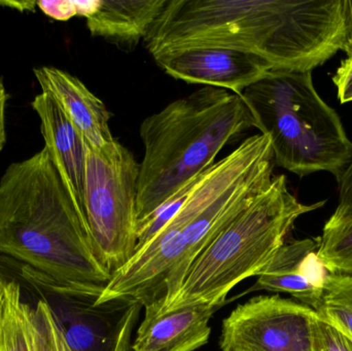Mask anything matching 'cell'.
<instances>
[{
  "instance_id": "1",
  "label": "cell",
  "mask_w": 352,
  "mask_h": 351,
  "mask_svg": "<svg viewBox=\"0 0 352 351\" xmlns=\"http://www.w3.org/2000/svg\"><path fill=\"white\" fill-rule=\"evenodd\" d=\"M153 58L192 47L254 54L273 70L311 71L349 53L347 0H168L146 35Z\"/></svg>"
},
{
  "instance_id": "2",
  "label": "cell",
  "mask_w": 352,
  "mask_h": 351,
  "mask_svg": "<svg viewBox=\"0 0 352 351\" xmlns=\"http://www.w3.org/2000/svg\"><path fill=\"white\" fill-rule=\"evenodd\" d=\"M0 253L30 266L74 298L95 303L111 280L86 218L45 148L12 163L0 179Z\"/></svg>"
},
{
  "instance_id": "3",
  "label": "cell",
  "mask_w": 352,
  "mask_h": 351,
  "mask_svg": "<svg viewBox=\"0 0 352 351\" xmlns=\"http://www.w3.org/2000/svg\"><path fill=\"white\" fill-rule=\"evenodd\" d=\"M256 123L241 95L203 87L169 103L140 126L138 224L214 164L223 146Z\"/></svg>"
},
{
  "instance_id": "4",
  "label": "cell",
  "mask_w": 352,
  "mask_h": 351,
  "mask_svg": "<svg viewBox=\"0 0 352 351\" xmlns=\"http://www.w3.org/2000/svg\"><path fill=\"white\" fill-rule=\"evenodd\" d=\"M324 204H302L289 192L285 175L273 177L270 187L196 258L173 302L163 310L144 308V313L162 315L199 305L223 307L236 286L258 276L270 263L296 220Z\"/></svg>"
},
{
  "instance_id": "5",
  "label": "cell",
  "mask_w": 352,
  "mask_h": 351,
  "mask_svg": "<svg viewBox=\"0 0 352 351\" xmlns=\"http://www.w3.org/2000/svg\"><path fill=\"white\" fill-rule=\"evenodd\" d=\"M274 162L303 177L318 171L337 181L352 160L340 117L316 92L311 71L271 70L242 92Z\"/></svg>"
},
{
  "instance_id": "6",
  "label": "cell",
  "mask_w": 352,
  "mask_h": 351,
  "mask_svg": "<svg viewBox=\"0 0 352 351\" xmlns=\"http://www.w3.org/2000/svg\"><path fill=\"white\" fill-rule=\"evenodd\" d=\"M274 163L270 138L256 134L182 190L179 205L167 222L182 232L184 256L165 284L163 300L144 308L161 311L173 302L196 258L270 187Z\"/></svg>"
},
{
  "instance_id": "7",
  "label": "cell",
  "mask_w": 352,
  "mask_h": 351,
  "mask_svg": "<svg viewBox=\"0 0 352 351\" xmlns=\"http://www.w3.org/2000/svg\"><path fill=\"white\" fill-rule=\"evenodd\" d=\"M86 148L85 212L95 253L113 273L138 245L140 166L117 139L99 150Z\"/></svg>"
},
{
  "instance_id": "8",
  "label": "cell",
  "mask_w": 352,
  "mask_h": 351,
  "mask_svg": "<svg viewBox=\"0 0 352 351\" xmlns=\"http://www.w3.org/2000/svg\"><path fill=\"white\" fill-rule=\"evenodd\" d=\"M316 310L278 295L238 305L221 327V351H314Z\"/></svg>"
},
{
  "instance_id": "9",
  "label": "cell",
  "mask_w": 352,
  "mask_h": 351,
  "mask_svg": "<svg viewBox=\"0 0 352 351\" xmlns=\"http://www.w3.org/2000/svg\"><path fill=\"white\" fill-rule=\"evenodd\" d=\"M168 76L188 84L232 91L241 95L273 70L270 63L246 52L221 47H192L155 58Z\"/></svg>"
},
{
  "instance_id": "10",
  "label": "cell",
  "mask_w": 352,
  "mask_h": 351,
  "mask_svg": "<svg viewBox=\"0 0 352 351\" xmlns=\"http://www.w3.org/2000/svg\"><path fill=\"white\" fill-rule=\"evenodd\" d=\"M318 238L285 243L258 274L250 292L285 293L316 310L329 273L318 259Z\"/></svg>"
},
{
  "instance_id": "11",
  "label": "cell",
  "mask_w": 352,
  "mask_h": 351,
  "mask_svg": "<svg viewBox=\"0 0 352 351\" xmlns=\"http://www.w3.org/2000/svg\"><path fill=\"white\" fill-rule=\"evenodd\" d=\"M32 109L41 121L45 148L57 168L74 205L86 218L87 148L84 138L50 95L41 92L35 96Z\"/></svg>"
},
{
  "instance_id": "12",
  "label": "cell",
  "mask_w": 352,
  "mask_h": 351,
  "mask_svg": "<svg viewBox=\"0 0 352 351\" xmlns=\"http://www.w3.org/2000/svg\"><path fill=\"white\" fill-rule=\"evenodd\" d=\"M21 288L0 278V351H56L62 328L45 301H23Z\"/></svg>"
},
{
  "instance_id": "13",
  "label": "cell",
  "mask_w": 352,
  "mask_h": 351,
  "mask_svg": "<svg viewBox=\"0 0 352 351\" xmlns=\"http://www.w3.org/2000/svg\"><path fill=\"white\" fill-rule=\"evenodd\" d=\"M33 72L43 93L58 103L88 146L99 150L116 139L109 126L111 115L104 103L82 80L50 66L34 68Z\"/></svg>"
},
{
  "instance_id": "14",
  "label": "cell",
  "mask_w": 352,
  "mask_h": 351,
  "mask_svg": "<svg viewBox=\"0 0 352 351\" xmlns=\"http://www.w3.org/2000/svg\"><path fill=\"white\" fill-rule=\"evenodd\" d=\"M221 306L199 305L162 315L144 313L132 343L133 351H195L210 338V321Z\"/></svg>"
},
{
  "instance_id": "15",
  "label": "cell",
  "mask_w": 352,
  "mask_h": 351,
  "mask_svg": "<svg viewBox=\"0 0 352 351\" xmlns=\"http://www.w3.org/2000/svg\"><path fill=\"white\" fill-rule=\"evenodd\" d=\"M168 0H101L94 1L85 18L93 36L116 47L132 49L144 39Z\"/></svg>"
},
{
  "instance_id": "16",
  "label": "cell",
  "mask_w": 352,
  "mask_h": 351,
  "mask_svg": "<svg viewBox=\"0 0 352 351\" xmlns=\"http://www.w3.org/2000/svg\"><path fill=\"white\" fill-rule=\"evenodd\" d=\"M318 239V259L327 271L352 275V212L333 214Z\"/></svg>"
},
{
  "instance_id": "17",
  "label": "cell",
  "mask_w": 352,
  "mask_h": 351,
  "mask_svg": "<svg viewBox=\"0 0 352 351\" xmlns=\"http://www.w3.org/2000/svg\"><path fill=\"white\" fill-rule=\"evenodd\" d=\"M316 313L352 338V275L328 273Z\"/></svg>"
},
{
  "instance_id": "18",
  "label": "cell",
  "mask_w": 352,
  "mask_h": 351,
  "mask_svg": "<svg viewBox=\"0 0 352 351\" xmlns=\"http://www.w3.org/2000/svg\"><path fill=\"white\" fill-rule=\"evenodd\" d=\"M314 351H352V338L318 317L314 327Z\"/></svg>"
},
{
  "instance_id": "19",
  "label": "cell",
  "mask_w": 352,
  "mask_h": 351,
  "mask_svg": "<svg viewBox=\"0 0 352 351\" xmlns=\"http://www.w3.org/2000/svg\"><path fill=\"white\" fill-rule=\"evenodd\" d=\"M337 88L338 98L341 103L352 101V54L341 62L336 73L332 78Z\"/></svg>"
},
{
  "instance_id": "20",
  "label": "cell",
  "mask_w": 352,
  "mask_h": 351,
  "mask_svg": "<svg viewBox=\"0 0 352 351\" xmlns=\"http://www.w3.org/2000/svg\"><path fill=\"white\" fill-rule=\"evenodd\" d=\"M37 6L43 14L58 21H66L74 16H80L78 1H37Z\"/></svg>"
},
{
  "instance_id": "21",
  "label": "cell",
  "mask_w": 352,
  "mask_h": 351,
  "mask_svg": "<svg viewBox=\"0 0 352 351\" xmlns=\"http://www.w3.org/2000/svg\"><path fill=\"white\" fill-rule=\"evenodd\" d=\"M339 202L334 214H346L352 212V160L338 179Z\"/></svg>"
},
{
  "instance_id": "22",
  "label": "cell",
  "mask_w": 352,
  "mask_h": 351,
  "mask_svg": "<svg viewBox=\"0 0 352 351\" xmlns=\"http://www.w3.org/2000/svg\"><path fill=\"white\" fill-rule=\"evenodd\" d=\"M8 95L4 84L0 80V152L6 142V109Z\"/></svg>"
},
{
  "instance_id": "23",
  "label": "cell",
  "mask_w": 352,
  "mask_h": 351,
  "mask_svg": "<svg viewBox=\"0 0 352 351\" xmlns=\"http://www.w3.org/2000/svg\"><path fill=\"white\" fill-rule=\"evenodd\" d=\"M0 5L8 6L10 8L20 10V12H34L37 1H0Z\"/></svg>"
},
{
  "instance_id": "24",
  "label": "cell",
  "mask_w": 352,
  "mask_h": 351,
  "mask_svg": "<svg viewBox=\"0 0 352 351\" xmlns=\"http://www.w3.org/2000/svg\"><path fill=\"white\" fill-rule=\"evenodd\" d=\"M349 12H351V23H352V0H349ZM351 54H352V52ZM351 54H349V55H351ZM347 56H349V55H347Z\"/></svg>"
}]
</instances>
